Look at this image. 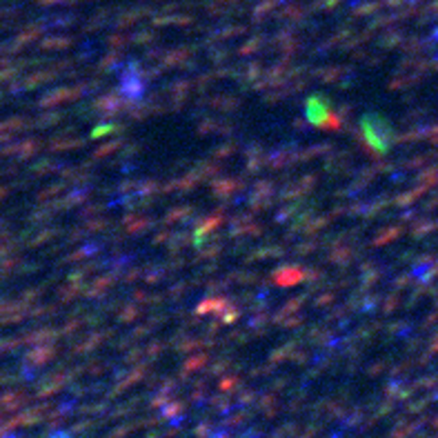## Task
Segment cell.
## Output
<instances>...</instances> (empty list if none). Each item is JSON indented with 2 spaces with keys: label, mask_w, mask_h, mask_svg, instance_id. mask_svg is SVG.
Segmentation results:
<instances>
[{
  "label": "cell",
  "mask_w": 438,
  "mask_h": 438,
  "mask_svg": "<svg viewBox=\"0 0 438 438\" xmlns=\"http://www.w3.org/2000/svg\"><path fill=\"white\" fill-rule=\"evenodd\" d=\"M360 134L376 154H387L396 143V129L383 114L369 111L360 118Z\"/></svg>",
  "instance_id": "6da1fadb"
},
{
  "label": "cell",
  "mask_w": 438,
  "mask_h": 438,
  "mask_svg": "<svg viewBox=\"0 0 438 438\" xmlns=\"http://www.w3.org/2000/svg\"><path fill=\"white\" fill-rule=\"evenodd\" d=\"M332 103L325 96H311L307 100L305 105V116L311 125H318V127H323V125H327L332 120Z\"/></svg>",
  "instance_id": "7a4b0ae2"
}]
</instances>
